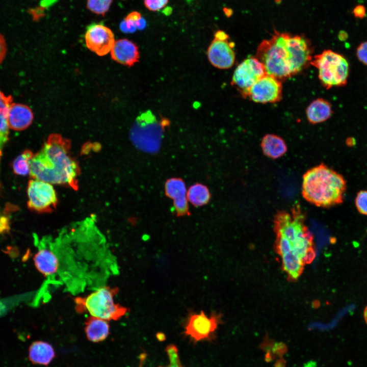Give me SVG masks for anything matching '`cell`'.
I'll return each instance as SVG.
<instances>
[{"instance_id": "6da1fadb", "label": "cell", "mask_w": 367, "mask_h": 367, "mask_svg": "<svg viewBox=\"0 0 367 367\" xmlns=\"http://www.w3.org/2000/svg\"><path fill=\"white\" fill-rule=\"evenodd\" d=\"M70 141L59 134L49 136L40 151L33 155L30 174L33 179L51 184L78 188L80 169L70 153Z\"/></svg>"}, {"instance_id": "7a4b0ae2", "label": "cell", "mask_w": 367, "mask_h": 367, "mask_svg": "<svg viewBox=\"0 0 367 367\" xmlns=\"http://www.w3.org/2000/svg\"><path fill=\"white\" fill-rule=\"evenodd\" d=\"M277 252L282 256L294 254L305 263L314 259L313 237L306 223V215L299 204L287 211H279L274 217Z\"/></svg>"}, {"instance_id": "3957f363", "label": "cell", "mask_w": 367, "mask_h": 367, "mask_svg": "<svg viewBox=\"0 0 367 367\" xmlns=\"http://www.w3.org/2000/svg\"><path fill=\"white\" fill-rule=\"evenodd\" d=\"M346 189L344 178L324 164L310 168L303 175L302 196L317 206L330 207L342 203Z\"/></svg>"}, {"instance_id": "277c9868", "label": "cell", "mask_w": 367, "mask_h": 367, "mask_svg": "<svg viewBox=\"0 0 367 367\" xmlns=\"http://www.w3.org/2000/svg\"><path fill=\"white\" fill-rule=\"evenodd\" d=\"M255 57L262 63L266 74L282 82L294 76L291 56L285 45L283 33L275 32L270 39L262 41L257 48Z\"/></svg>"}, {"instance_id": "5b68a950", "label": "cell", "mask_w": 367, "mask_h": 367, "mask_svg": "<svg viewBox=\"0 0 367 367\" xmlns=\"http://www.w3.org/2000/svg\"><path fill=\"white\" fill-rule=\"evenodd\" d=\"M118 289L103 286L85 297L74 299L75 308L79 313H88L90 316L107 321L118 320L124 316L128 309L114 301Z\"/></svg>"}, {"instance_id": "8992f818", "label": "cell", "mask_w": 367, "mask_h": 367, "mask_svg": "<svg viewBox=\"0 0 367 367\" xmlns=\"http://www.w3.org/2000/svg\"><path fill=\"white\" fill-rule=\"evenodd\" d=\"M169 123L167 119L159 120L150 110L145 111L132 125L129 132L130 141L140 150L155 153L160 149L165 128Z\"/></svg>"}, {"instance_id": "52a82bcc", "label": "cell", "mask_w": 367, "mask_h": 367, "mask_svg": "<svg viewBox=\"0 0 367 367\" xmlns=\"http://www.w3.org/2000/svg\"><path fill=\"white\" fill-rule=\"evenodd\" d=\"M310 64L318 70L319 80L325 89L347 85L350 68L343 55L326 49L312 57Z\"/></svg>"}, {"instance_id": "ba28073f", "label": "cell", "mask_w": 367, "mask_h": 367, "mask_svg": "<svg viewBox=\"0 0 367 367\" xmlns=\"http://www.w3.org/2000/svg\"><path fill=\"white\" fill-rule=\"evenodd\" d=\"M220 313L213 312L209 315L201 310L189 313L184 325V334L195 342L213 338L221 322Z\"/></svg>"}, {"instance_id": "9c48e42d", "label": "cell", "mask_w": 367, "mask_h": 367, "mask_svg": "<svg viewBox=\"0 0 367 367\" xmlns=\"http://www.w3.org/2000/svg\"><path fill=\"white\" fill-rule=\"evenodd\" d=\"M28 207L42 213L51 211L57 203L56 191L51 184L32 179L27 188Z\"/></svg>"}, {"instance_id": "30bf717a", "label": "cell", "mask_w": 367, "mask_h": 367, "mask_svg": "<svg viewBox=\"0 0 367 367\" xmlns=\"http://www.w3.org/2000/svg\"><path fill=\"white\" fill-rule=\"evenodd\" d=\"M266 74L262 63L255 57H249L236 67L232 77L231 85L244 97L248 90Z\"/></svg>"}, {"instance_id": "8fae6325", "label": "cell", "mask_w": 367, "mask_h": 367, "mask_svg": "<svg viewBox=\"0 0 367 367\" xmlns=\"http://www.w3.org/2000/svg\"><path fill=\"white\" fill-rule=\"evenodd\" d=\"M234 46V43L229 41V36L225 32L221 30L217 31L207 51V58L211 64L218 69L231 68L235 59Z\"/></svg>"}, {"instance_id": "7c38bea8", "label": "cell", "mask_w": 367, "mask_h": 367, "mask_svg": "<svg viewBox=\"0 0 367 367\" xmlns=\"http://www.w3.org/2000/svg\"><path fill=\"white\" fill-rule=\"evenodd\" d=\"M282 97V82L266 74L248 90L244 98L257 103H267L279 101Z\"/></svg>"}, {"instance_id": "4fadbf2b", "label": "cell", "mask_w": 367, "mask_h": 367, "mask_svg": "<svg viewBox=\"0 0 367 367\" xmlns=\"http://www.w3.org/2000/svg\"><path fill=\"white\" fill-rule=\"evenodd\" d=\"M286 46L291 54L293 75L300 72L310 64L313 49L305 37L283 33Z\"/></svg>"}, {"instance_id": "5bb4252c", "label": "cell", "mask_w": 367, "mask_h": 367, "mask_svg": "<svg viewBox=\"0 0 367 367\" xmlns=\"http://www.w3.org/2000/svg\"><path fill=\"white\" fill-rule=\"evenodd\" d=\"M85 40L87 47L99 56L110 52L115 42L111 30L99 23H93L87 27Z\"/></svg>"}, {"instance_id": "9a60e30c", "label": "cell", "mask_w": 367, "mask_h": 367, "mask_svg": "<svg viewBox=\"0 0 367 367\" xmlns=\"http://www.w3.org/2000/svg\"><path fill=\"white\" fill-rule=\"evenodd\" d=\"M111 55L113 60L129 67L138 62L140 58L138 46L127 39L116 41L111 50Z\"/></svg>"}, {"instance_id": "2e32d148", "label": "cell", "mask_w": 367, "mask_h": 367, "mask_svg": "<svg viewBox=\"0 0 367 367\" xmlns=\"http://www.w3.org/2000/svg\"><path fill=\"white\" fill-rule=\"evenodd\" d=\"M34 115L27 106L12 102L8 114V122L10 128L20 131L25 129L32 123Z\"/></svg>"}, {"instance_id": "e0dca14e", "label": "cell", "mask_w": 367, "mask_h": 367, "mask_svg": "<svg viewBox=\"0 0 367 367\" xmlns=\"http://www.w3.org/2000/svg\"><path fill=\"white\" fill-rule=\"evenodd\" d=\"M33 260L36 269L44 276H52L58 272L59 268L58 257L46 247H40Z\"/></svg>"}, {"instance_id": "ac0fdd59", "label": "cell", "mask_w": 367, "mask_h": 367, "mask_svg": "<svg viewBox=\"0 0 367 367\" xmlns=\"http://www.w3.org/2000/svg\"><path fill=\"white\" fill-rule=\"evenodd\" d=\"M332 113L331 103L322 98L312 101L306 109L307 119L313 124L326 121L331 117Z\"/></svg>"}, {"instance_id": "d6986e66", "label": "cell", "mask_w": 367, "mask_h": 367, "mask_svg": "<svg viewBox=\"0 0 367 367\" xmlns=\"http://www.w3.org/2000/svg\"><path fill=\"white\" fill-rule=\"evenodd\" d=\"M109 321L90 316L85 322V331L87 338L92 342L104 340L109 334Z\"/></svg>"}, {"instance_id": "ffe728a7", "label": "cell", "mask_w": 367, "mask_h": 367, "mask_svg": "<svg viewBox=\"0 0 367 367\" xmlns=\"http://www.w3.org/2000/svg\"><path fill=\"white\" fill-rule=\"evenodd\" d=\"M54 356V350L47 342L36 341L29 347V358L33 363L46 365L51 361Z\"/></svg>"}, {"instance_id": "44dd1931", "label": "cell", "mask_w": 367, "mask_h": 367, "mask_svg": "<svg viewBox=\"0 0 367 367\" xmlns=\"http://www.w3.org/2000/svg\"><path fill=\"white\" fill-rule=\"evenodd\" d=\"M261 148L264 154L273 159L279 158L287 151L285 141L280 137L274 134H267L261 141Z\"/></svg>"}, {"instance_id": "7402d4cb", "label": "cell", "mask_w": 367, "mask_h": 367, "mask_svg": "<svg viewBox=\"0 0 367 367\" xmlns=\"http://www.w3.org/2000/svg\"><path fill=\"white\" fill-rule=\"evenodd\" d=\"M13 102L11 95H6L0 90V159L4 146L9 140L8 114Z\"/></svg>"}, {"instance_id": "603a6c76", "label": "cell", "mask_w": 367, "mask_h": 367, "mask_svg": "<svg viewBox=\"0 0 367 367\" xmlns=\"http://www.w3.org/2000/svg\"><path fill=\"white\" fill-rule=\"evenodd\" d=\"M210 197L208 188L201 184H194L187 191L188 200L195 206H202L206 204Z\"/></svg>"}, {"instance_id": "cb8c5ba5", "label": "cell", "mask_w": 367, "mask_h": 367, "mask_svg": "<svg viewBox=\"0 0 367 367\" xmlns=\"http://www.w3.org/2000/svg\"><path fill=\"white\" fill-rule=\"evenodd\" d=\"M166 195L174 201L187 199V190L182 179L171 178L167 180L165 186Z\"/></svg>"}, {"instance_id": "d4e9b609", "label": "cell", "mask_w": 367, "mask_h": 367, "mask_svg": "<svg viewBox=\"0 0 367 367\" xmlns=\"http://www.w3.org/2000/svg\"><path fill=\"white\" fill-rule=\"evenodd\" d=\"M33 155V152L29 150H25L19 155L12 163L14 173L22 176H25L30 173V163Z\"/></svg>"}, {"instance_id": "484cf974", "label": "cell", "mask_w": 367, "mask_h": 367, "mask_svg": "<svg viewBox=\"0 0 367 367\" xmlns=\"http://www.w3.org/2000/svg\"><path fill=\"white\" fill-rule=\"evenodd\" d=\"M112 2L113 0H87V7L91 12L104 16Z\"/></svg>"}, {"instance_id": "4316f807", "label": "cell", "mask_w": 367, "mask_h": 367, "mask_svg": "<svg viewBox=\"0 0 367 367\" xmlns=\"http://www.w3.org/2000/svg\"><path fill=\"white\" fill-rule=\"evenodd\" d=\"M166 352L168 355L169 363L165 367H184L179 359L177 347L173 344L167 346ZM159 367H164L160 366Z\"/></svg>"}, {"instance_id": "83f0119b", "label": "cell", "mask_w": 367, "mask_h": 367, "mask_svg": "<svg viewBox=\"0 0 367 367\" xmlns=\"http://www.w3.org/2000/svg\"><path fill=\"white\" fill-rule=\"evenodd\" d=\"M355 204L360 213L367 215V191H361L358 193Z\"/></svg>"}, {"instance_id": "f1b7e54d", "label": "cell", "mask_w": 367, "mask_h": 367, "mask_svg": "<svg viewBox=\"0 0 367 367\" xmlns=\"http://www.w3.org/2000/svg\"><path fill=\"white\" fill-rule=\"evenodd\" d=\"M169 0H144V5L151 11H158L164 8Z\"/></svg>"}, {"instance_id": "f546056e", "label": "cell", "mask_w": 367, "mask_h": 367, "mask_svg": "<svg viewBox=\"0 0 367 367\" xmlns=\"http://www.w3.org/2000/svg\"><path fill=\"white\" fill-rule=\"evenodd\" d=\"M356 56L358 60L367 65V40L360 43L356 49Z\"/></svg>"}, {"instance_id": "4dcf8cb0", "label": "cell", "mask_w": 367, "mask_h": 367, "mask_svg": "<svg viewBox=\"0 0 367 367\" xmlns=\"http://www.w3.org/2000/svg\"><path fill=\"white\" fill-rule=\"evenodd\" d=\"M352 13L355 17L362 19L366 16L365 7L362 5H358L354 8Z\"/></svg>"}, {"instance_id": "1f68e13d", "label": "cell", "mask_w": 367, "mask_h": 367, "mask_svg": "<svg viewBox=\"0 0 367 367\" xmlns=\"http://www.w3.org/2000/svg\"><path fill=\"white\" fill-rule=\"evenodd\" d=\"M7 50V44L5 39L3 35L0 33V64L6 57Z\"/></svg>"}, {"instance_id": "d6a6232c", "label": "cell", "mask_w": 367, "mask_h": 367, "mask_svg": "<svg viewBox=\"0 0 367 367\" xmlns=\"http://www.w3.org/2000/svg\"><path fill=\"white\" fill-rule=\"evenodd\" d=\"M9 220L4 216L0 215V233L7 232L9 229Z\"/></svg>"}, {"instance_id": "836d02e7", "label": "cell", "mask_w": 367, "mask_h": 367, "mask_svg": "<svg viewBox=\"0 0 367 367\" xmlns=\"http://www.w3.org/2000/svg\"><path fill=\"white\" fill-rule=\"evenodd\" d=\"M142 17L141 14L137 11L129 13L124 18L125 20H129L136 23Z\"/></svg>"}, {"instance_id": "e575fe53", "label": "cell", "mask_w": 367, "mask_h": 367, "mask_svg": "<svg viewBox=\"0 0 367 367\" xmlns=\"http://www.w3.org/2000/svg\"><path fill=\"white\" fill-rule=\"evenodd\" d=\"M43 12L44 9L40 7L39 8L32 10V12L30 13L32 14L34 19L36 18V19H37L39 18L40 16L44 15Z\"/></svg>"}, {"instance_id": "d590c367", "label": "cell", "mask_w": 367, "mask_h": 367, "mask_svg": "<svg viewBox=\"0 0 367 367\" xmlns=\"http://www.w3.org/2000/svg\"><path fill=\"white\" fill-rule=\"evenodd\" d=\"M137 29L142 30L145 28L146 25L145 20L141 17L139 20L135 23Z\"/></svg>"}, {"instance_id": "8d00e7d4", "label": "cell", "mask_w": 367, "mask_h": 367, "mask_svg": "<svg viewBox=\"0 0 367 367\" xmlns=\"http://www.w3.org/2000/svg\"><path fill=\"white\" fill-rule=\"evenodd\" d=\"M57 0H42L41 2V6L44 8L45 7H48Z\"/></svg>"}, {"instance_id": "74e56055", "label": "cell", "mask_w": 367, "mask_h": 367, "mask_svg": "<svg viewBox=\"0 0 367 367\" xmlns=\"http://www.w3.org/2000/svg\"><path fill=\"white\" fill-rule=\"evenodd\" d=\"M348 36L347 32L344 31H341L338 34V39L340 40L344 41L347 39Z\"/></svg>"}, {"instance_id": "f35d334b", "label": "cell", "mask_w": 367, "mask_h": 367, "mask_svg": "<svg viewBox=\"0 0 367 367\" xmlns=\"http://www.w3.org/2000/svg\"><path fill=\"white\" fill-rule=\"evenodd\" d=\"M120 28L122 32H125V33L127 32V29H126V23H125V21L124 19L120 23Z\"/></svg>"}, {"instance_id": "ab89813d", "label": "cell", "mask_w": 367, "mask_h": 367, "mask_svg": "<svg viewBox=\"0 0 367 367\" xmlns=\"http://www.w3.org/2000/svg\"><path fill=\"white\" fill-rule=\"evenodd\" d=\"M157 338L159 340H163L165 338V335L163 333L159 332L156 335Z\"/></svg>"}, {"instance_id": "60d3db41", "label": "cell", "mask_w": 367, "mask_h": 367, "mask_svg": "<svg viewBox=\"0 0 367 367\" xmlns=\"http://www.w3.org/2000/svg\"><path fill=\"white\" fill-rule=\"evenodd\" d=\"M316 363L314 362V361H309L307 363H306L304 367H316Z\"/></svg>"}, {"instance_id": "b9f144b4", "label": "cell", "mask_w": 367, "mask_h": 367, "mask_svg": "<svg viewBox=\"0 0 367 367\" xmlns=\"http://www.w3.org/2000/svg\"><path fill=\"white\" fill-rule=\"evenodd\" d=\"M4 311L5 306L1 302H0V316L1 314H3Z\"/></svg>"}, {"instance_id": "7bdbcfd3", "label": "cell", "mask_w": 367, "mask_h": 367, "mask_svg": "<svg viewBox=\"0 0 367 367\" xmlns=\"http://www.w3.org/2000/svg\"><path fill=\"white\" fill-rule=\"evenodd\" d=\"M364 318L367 324V306L365 307L364 311Z\"/></svg>"}, {"instance_id": "ee69618b", "label": "cell", "mask_w": 367, "mask_h": 367, "mask_svg": "<svg viewBox=\"0 0 367 367\" xmlns=\"http://www.w3.org/2000/svg\"><path fill=\"white\" fill-rule=\"evenodd\" d=\"M227 12H225L227 16H230L232 14V10L231 9H226Z\"/></svg>"}, {"instance_id": "f6af8a7d", "label": "cell", "mask_w": 367, "mask_h": 367, "mask_svg": "<svg viewBox=\"0 0 367 367\" xmlns=\"http://www.w3.org/2000/svg\"><path fill=\"white\" fill-rule=\"evenodd\" d=\"M276 4H279L281 2V0H275Z\"/></svg>"}]
</instances>
